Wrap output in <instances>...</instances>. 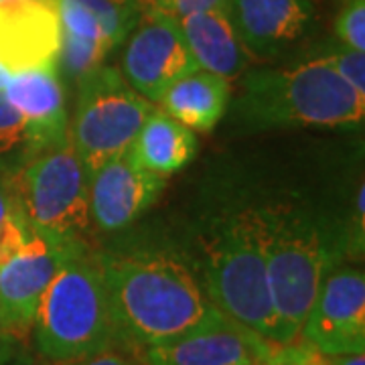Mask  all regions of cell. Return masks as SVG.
Wrapping results in <instances>:
<instances>
[{
	"label": "cell",
	"mask_w": 365,
	"mask_h": 365,
	"mask_svg": "<svg viewBox=\"0 0 365 365\" xmlns=\"http://www.w3.org/2000/svg\"><path fill=\"white\" fill-rule=\"evenodd\" d=\"M150 112L153 102L114 67H98L81 79L69 140L88 173L128 153Z\"/></svg>",
	"instance_id": "52a82bcc"
},
{
	"label": "cell",
	"mask_w": 365,
	"mask_h": 365,
	"mask_svg": "<svg viewBox=\"0 0 365 365\" xmlns=\"http://www.w3.org/2000/svg\"><path fill=\"white\" fill-rule=\"evenodd\" d=\"M276 345L220 311L173 339L146 347L136 357L143 365H266Z\"/></svg>",
	"instance_id": "9c48e42d"
},
{
	"label": "cell",
	"mask_w": 365,
	"mask_h": 365,
	"mask_svg": "<svg viewBox=\"0 0 365 365\" xmlns=\"http://www.w3.org/2000/svg\"><path fill=\"white\" fill-rule=\"evenodd\" d=\"M195 153V132L167 112L155 108L144 120L130 148V155L140 167L160 177H169L181 170L191 163Z\"/></svg>",
	"instance_id": "ac0fdd59"
},
{
	"label": "cell",
	"mask_w": 365,
	"mask_h": 365,
	"mask_svg": "<svg viewBox=\"0 0 365 365\" xmlns=\"http://www.w3.org/2000/svg\"><path fill=\"white\" fill-rule=\"evenodd\" d=\"M9 175L16 209L57 242H83L90 227V173L69 138L33 150Z\"/></svg>",
	"instance_id": "8992f818"
},
{
	"label": "cell",
	"mask_w": 365,
	"mask_h": 365,
	"mask_svg": "<svg viewBox=\"0 0 365 365\" xmlns=\"http://www.w3.org/2000/svg\"><path fill=\"white\" fill-rule=\"evenodd\" d=\"M262 244L276 313V343L299 339L327 272L339 264L345 235H337L313 211L290 203L260 205Z\"/></svg>",
	"instance_id": "3957f363"
},
{
	"label": "cell",
	"mask_w": 365,
	"mask_h": 365,
	"mask_svg": "<svg viewBox=\"0 0 365 365\" xmlns=\"http://www.w3.org/2000/svg\"><path fill=\"white\" fill-rule=\"evenodd\" d=\"M9 209H11V187H9V175L0 169V232H2L4 220H6V215H9Z\"/></svg>",
	"instance_id": "83f0119b"
},
{
	"label": "cell",
	"mask_w": 365,
	"mask_h": 365,
	"mask_svg": "<svg viewBox=\"0 0 365 365\" xmlns=\"http://www.w3.org/2000/svg\"><path fill=\"white\" fill-rule=\"evenodd\" d=\"M230 81L203 69H193L175 79L157 104L177 122L195 132L215 128L227 110Z\"/></svg>",
	"instance_id": "e0dca14e"
},
{
	"label": "cell",
	"mask_w": 365,
	"mask_h": 365,
	"mask_svg": "<svg viewBox=\"0 0 365 365\" xmlns=\"http://www.w3.org/2000/svg\"><path fill=\"white\" fill-rule=\"evenodd\" d=\"M225 0H143L144 11H157L182 19L191 13L211 11V9H223Z\"/></svg>",
	"instance_id": "cb8c5ba5"
},
{
	"label": "cell",
	"mask_w": 365,
	"mask_h": 365,
	"mask_svg": "<svg viewBox=\"0 0 365 365\" xmlns=\"http://www.w3.org/2000/svg\"><path fill=\"white\" fill-rule=\"evenodd\" d=\"M167 177L140 167L128 153L104 163L90 175L91 222L116 232L136 222L155 203Z\"/></svg>",
	"instance_id": "5bb4252c"
},
{
	"label": "cell",
	"mask_w": 365,
	"mask_h": 365,
	"mask_svg": "<svg viewBox=\"0 0 365 365\" xmlns=\"http://www.w3.org/2000/svg\"><path fill=\"white\" fill-rule=\"evenodd\" d=\"M223 13L248 59L272 61L299 45L311 31V0H225Z\"/></svg>",
	"instance_id": "7c38bea8"
},
{
	"label": "cell",
	"mask_w": 365,
	"mask_h": 365,
	"mask_svg": "<svg viewBox=\"0 0 365 365\" xmlns=\"http://www.w3.org/2000/svg\"><path fill=\"white\" fill-rule=\"evenodd\" d=\"M6 365H51L47 364L41 355L37 353H31V351H25V349H21V351L14 355L13 359L9 361Z\"/></svg>",
	"instance_id": "f1b7e54d"
},
{
	"label": "cell",
	"mask_w": 365,
	"mask_h": 365,
	"mask_svg": "<svg viewBox=\"0 0 365 365\" xmlns=\"http://www.w3.org/2000/svg\"><path fill=\"white\" fill-rule=\"evenodd\" d=\"M33 337L47 364L76 365L116 345L98 254L76 242L41 299Z\"/></svg>",
	"instance_id": "5b68a950"
},
{
	"label": "cell",
	"mask_w": 365,
	"mask_h": 365,
	"mask_svg": "<svg viewBox=\"0 0 365 365\" xmlns=\"http://www.w3.org/2000/svg\"><path fill=\"white\" fill-rule=\"evenodd\" d=\"M335 33L339 45L355 51H365V0H345L341 6Z\"/></svg>",
	"instance_id": "7402d4cb"
},
{
	"label": "cell",
	"mask_w": 365,
	"mask_h": 365,
	"mask_svg": "<svg viewBox=\"0 0 365 365\" xmlns=\"http://www.w3.org/2000/svg\"><path fill=\"white\" fill-rule=\"evenodd\" d=\"M114 339L134 353L209 321V300L189 262L170 252L140 250L98 256Z\"/></svg>",
	"instance_id": "6da1fadb"
},
{
	"label": "cell",
	"mask_w": 365,
	"mask_h": 365,
	"mask_svg": "<svg viewBox=\"0 0 365 365\" xmlns=\"http://www.w3.org/2000/svg\"><path fill=\"white\" fill-rule=\"evenodd\" d=\"M365 187L364 182H359L357 191H355V199H353V220H351V246L353 250H364V234H365Z\"/></svg>",
	"instance_id": "d4e9b609"
},
{
	"label": "cell",
	"mask_w": 365,
	"mask_h": 365,
	"mask_svg": "<svg viewBox=\"0 0 365 365\" xmlns=\"http://www.w3.org/2000/svg\"><path fill=\"white\" fill-rule=\"evenodd\" d=\"M329 66L333 67L341 79H345L353 90L365 96V51H355L339 45L337 49L321 55Z\"/></svg>",
	"instance_id": "603a6c76"
},
{
	"label": "cell",
	"mask_w": 365,
	"mask_h": 365,
	"mask_svg": "<svg viewBox=\"0 0 365 365\" xmlns=\"http://www.w3.org/2000/svg\"><path fill=\"white\" fill-rule=\"evenodd\" d=\"M182 37L199 69L215 73L230 83L242 76L248 66V55L223 9L191 13L179 19Z\"/></svg>",
	"instance_id": "2e32d148"
},
{
	"label": "cell",
	"mask_w": 365,
	"mask_h": 365,
	"mask_svg": "<svg viewBox=\"0 0 365 365\" xmlns=\"http://www.w3.org/2000/svg\"><path fill=\"white\" fill-rule=\"evenodd\" d=\"M331 365H365V353L331 355Z\"/></svg>",
	"instance_id": "f546056e"
},
{
	"label": "cell",
	"mask_w": 365,
	"mask_h": 365,
	"mask_svg": "<svg viewBox=\"0 0 365 365\" xmlns=\"http://www.w3.org/2000/svg\"><path fill=\"white\" fill-rule=\"evenodd\" d=\"M2 93L25 120L31 153L69 138L66 96L57 66L11 73Z\"/></svg>",
	"instance_id": "9a60e30c"
},
{
	"label": "cell",
	"mask_w": 365,
	"mask_h": 365,
	"mask_svg": "<svg viewBox=\"0 0 365 365\" xmlns=\"http://www.w3.org/2000/svg\"><path fill=\"white\" fill-rule=\"evenodd\" d=\"M237 112L254 128L355 130L364 124L365 96L323 57H314L297 66L248 71Z\"/></svg>",
	"instance_id": "277c9868"
},
{
	"label": "cell",
	"mask_w": 365,
	"mask_h": 365,
	"mask_svg": "<svg viewBox=\"0 0 365 365\" xmlns=\"http://www.w3.org/2000/svg\"><path fill=\"white\" fill-rule=\"evenodd\" d=\"M59 0H0V63L11 73L57 66Z\"/></svg>",
	"instance_id": "4fadbf2b"
},
{
	"label": "cell",
	"mask_w": 365,
	"mask_h": 365,
	"mask_svg": "<svg viewBox=\"0 0 365 365\" xmlns=\"http://www.w3.org/2000/svg\"><path fill=\"white\" fill-rule=\"evenodd\" d=\"M9 79H11V71H9L6 67L0 63V93L4 91L6 83H9Z\"/></svg>",
	"instance_id": "4dcf8cb0"
},
{
	"label": "cell",
	"mask_w": 365,
	"mask_h": 365,
	"mask_svg": "<svg viewBox=\"0 0 365 365\" xmlns=\"http://www.w3.org/2000/svg\"><path fill=\"white\" fill-rule=\"evenodd\" d=\"M21 349H23V343L14 337L11 327L4 321V314L0 311V365L9 364Z\"/></svg>",
	"instance_id": "484cf974"
},
{
	"label": "cell",
	"mask_w": 365,
	"mask_h": 365,
	"mask_svg": "<svg viewBox=\"0 0 365 365\" xmlns=\"http://www.w3.org/2000/svg\"><path fill=\"white\" fill-rule=\"evenodd\" d=\"M325 355L365 353V274L333 266L317 292L300 335Z\"/></svg>",
	"instance_id": "30bf717a"
},
{
	"label": "cell",
	"mask_w": 365,
	"mask_h": 365,
	"mask_svg": "<svg viewBox=\"0 0 365 365\" xmlns=\"http://www.w3.org/2000/svg\"><path fill=\"white\" fill-rule=\"evenodd\" d=\"M73 244L37 232L11 197L0 232V311L21 343L31 337L41 299Z\"/></svg>",
	"instance_id": "ba28073f"
},
{
	"label": "cell",
	"mask_w": 365,
	"mask_h": 365,
	"mask_svg": "<svg viewBox=\"0 0 365 365\" xmlns=\"http://www.w3.org/2000/svg\"><path fill=\"white\" fill-rule=\"evenodd\" d=\"M143 0H59L61 29L118 47L143 16Z\"/></svg>",
	"instance_id": "d6986e66"
},
{
	"label": "cell",
	"mask_w": 365,
	"mask_h": 365,
	"mask_svg": "<svg viewBox=\"0 0 365 365\" xmlns=\"http://www.w3.org/2000/svg\"><path fill=\"white\" fill-rule=\"evenodd\" d=\"M31 153L29 130L23 116L0 93V169L11 173Z\"/></svg>",
	"instance_id": "44dd1931"
},
{
	"label": "cell",
	"mask_w": 365,
	"mask_h": 365,
	"mask_svg": "<svg viewBox=\"0 0 365 365\" xmlns=\"http://www.w3.org/2000/svg\"><path fill=\"white\" fill-rule=\"evenodd\" d=\"M76 365H140V364L132 361L128 355L116 351V349L112 347V349H106V351L98 353V355H93V357H88V359H83V361H79V364Z\"/></svg>",
	"instance_id": "4316f807"
},
{
	"label": "cell",
	"mask_w": 365,
	"mask_h": 365,
	"mask_svg": "<svg viewBox=\"0 0 365 365\" xmlns=\"http://www.w3.org/2000/svg\"><path fill=\"white\" fill-rule=\"evenodd\" d=\"M112 47H108L102 41L86 39L73 35L66 29H61V43H59V55L57 66H61L63 76L73 81H81L88 78L91 71L104 66V59Z\"/></svg>",
	"instance_id": "ffe728a7"
},
{
	"label": "cell",
	"mask_w": 365,
	"mask_h": 365,
	"mask_svg": "<svg viewBox=\"0 0 365 365\" xmlns=\"http://www.w3.org/2000/svg\"><path fill=\"white\" fill-rule=\"evenodd\" d=\"M195 274L225 317L276 343L258 203L223 209L197 235Z\"/></svg>",
	"instance_id": "7a4b0ae2"
},
{
	"label": "cell",
	"mask_w": 365,
	"mask_h": 365,
	"mask_svg": "<svg viewBox=\"0 0 365 365\" xmlns=\"http://www.w3.org/2000/svg\"><path fill=\"white\" fill-rule=\"evenodd\" d=\"M124 53V78L146 100L157 104L175 79L199 69L182 37L179 19L143 11Z\"/></svg>",
	"instance_id": "8fae6325"
}]
</instances>
